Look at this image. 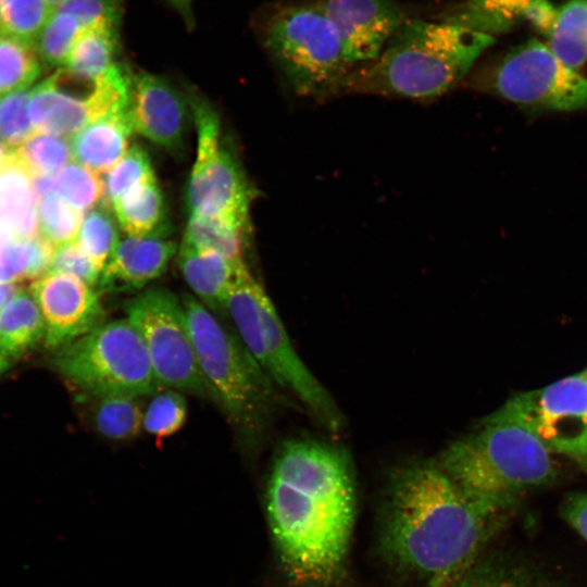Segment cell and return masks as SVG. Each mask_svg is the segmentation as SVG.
I'll return each mask as SVG.
<instances>
[{"label":"cell","instance_id":"1","mask_svg":"<svg viewBox=\"0 0 587 587\" xmlns=\"http://www.w3.org/2000/svg\"><path fill=\"white\" fill-rule=\"evenodd\" d=\"M266 515L291 587H340L357 520L352 460L327 441L298 438L277 451L266 485Z\"/></svg>","mask_w":587,"mask_h":587},{"label":"cell","instance_id":"2","mask_svg":"<svg viewBox=\"0 0 587 587\" xmlns=\"http://www.w3.org/2000/svg\"><path fill=\"white\" fill-rule=\"evenodd\" d=\"M501 515L471 498L436 460L413 461L384 486L377 552L416 587H453L483 557Z\"/></svg>","mask_w":587,"mask_h":587},{"label":"cell","instance_id":"3","mask_svg":"<svg viewBox=\"0 0 587 587\" xmlns=\"http://www.w3.org/2000/svg\"><path fill=\"white\" fill-rule=\"evenodd\" d=\"M495 37L444 22L408 18L373 61L353 70L340 91L413 99L453 88Z\"/></svg>","mask_w":587,"mask_h":587},{"label":"cell","instance_id":"4","mask_svg":"<svg viewBox=\"0 0 587 587\" xmlns=\"http://www.w3.org/2000/svg\"><path fill=\"white\" fill-rule=\"evenodd\" d=\"M549 452L509 401L436 461L471 498L502 514L519 494L553 478Z\"/></svg>","mask_w":587,"mask_h":587},{"label":"cell","instance_id":"5","mask_svg":"<svg viewBox=\"0 0 587 587\" xmlns=\"http://www.w3.org/2000/svg\"><path fill=\"white\" fill-rule=\"evenodd\" d=\"M225 311L240 340L276 386L294 396L327 432H341L340 409L296 352L275 305L247 266L234 279Z\"/></svg>","mask_w":587,"mask_h":587},{"label":"cell","instance_id":"6","mask_svg":"<svg viewBox=\"0 0 587 587\" xmlns=\"http://www.w3.org/2000/svg\"><path fill=\"white\" fill-rule=\"evenodd\" d=\"M203 377L230 421L249 432L264 425L279 399L276 384L237 334L196 297L182 299Z\"/></svg>","mask_w":587,"mask_h":587},{"label":"cell","instance_id":"7","mask_svg":"<svg viewBox=\"0 0 587 587\" xmlns=\"http://www.w3.org/2000/svg\"><path fill=\"white\" fill-rule=\"evenodd\" d=\"M262 33L266 49L301 96L340 91L354 70L337 30L314 0L276 9Z\"/></svg>","mask_w":587,"mask_h":587},{"label":"cell","instance_id":"8","mask_svg":"<svg viewBox=\"0 0 587 587\" xmlns=\"http://www.w3.org/2000/svg\"><path fill=\"white\" fill-rule=\"evenodd\" d=\"M58 373L83 400L103 395H154L158 384L142 339L125 317L104 322L55 350Z\"/></svg>","mask_w":587,"mask_h":587},{"label":"cell","instance_id":"9","mask_svg":"<svg viewBox=\"0 0 587 587\" xmlns=\"http://www.w3.org/2000/svg\"><path fill=\"white\" fill-rule=\"evenodd\" d=\"M125 312L161 388L215 401L200 370L182 300L165 288L152 287L129 299Z\"/></svg>","mask_w":587,"mask_h":587},{"label":"cell","instance_id":"10","mask_svg":"<svg viewBox=\"0 0 587 587\" xmlns=\"http://www.w3.org/2000/svg\"><path fill=\"white\" fill-rule=\"evenodd\" d=\"M484 84L501 98L525 108L559 112L587 108V78L536 39L508 51Z\"/></svg>","mask_w":587,"mask_h":587},{"label":"cell","instance_id":"11","mask_svg":"<svg viewBox=\"0 0 587 587\" xmlns=\"http://www.w3.org/2000/svg\"><path fill=\"white\" fill-rule=\"evenodd\" d=\"M197 128V154L188 182L190 214L249 222L253 191L222 140L220 118L203 100L189 99Z\"/></svg>","mask_w":587,"mask_h":587},{"label":"cell","instance_id":"12","mask_svg":"<svg viewBox=\"0 0 587 587\" xmlns=\"http://www.w3.org/2000/svg\"><path fill=\"white\" fill-rule=\"evenodd\" d=\"M510 402L549 451L578 459L587 451L586 371Z\"/></svg>","mask_w":587,"mask_h":587},{"label":"cell","instance_id":"13","mask_svg":"<svg viewBox=\"0 0 587 587\" xmlns=\"http://www.w3.org/2000/svg\"><path fill=\"white\" fill-rule=\"evenodd\" d=\"M29 291L45 322L43 344L51 350L72 342L104 323L99 294L77 277L48 272Z\"/></svg>","mask_w":587,"mask_h":587},{"label":"cell","instance_id":"14","mask_svg":"<svg viewBox=\"0 0 587 587\" xmlns=\"http://www.w3.org/2000/svg\"><path fill=\"white\" fill-rule=\"evenodd\" d=\"M334 25L355 70L375 60L409 18L396 0H314Z\"/></svg>","mask_w":587,"mask_h":587},{"label":"cell","instance_id":"15","mask_svg":"<svg viewBox=\"0 0 587 587\" xmlns=\"http://www.w3.org/2000/svg\"><path fill=\"white\" fill-rule=\"evenodd\" d=\"M128 111L135 133L168 150L183 145L187 102L165 78L143 72L133 75Z\"/></svg>","mask_w":587,"mask_h":587},{"label":"cell","instance_id":"16","mask_svg":"<svg viewBox=\"0 0 587 587\" xmlns=\"http://www.w3.org/2000/svg\"><path fill=\"white\" fill-rule=\"evenodd\" d=\"M175 253V242L155 235L120 240L98 288L105 292L140 289L165 272Z\"/></svg>","mask_w":587,"mask_h":587},{"label":"cell","instance_id":"17","mask_svg":"<svg viewBox=\"0 0 587 587\" xmlns=\"http://www.w3.org/2000/svg\"><path fill=\"white\" fill-rule=\"evenodd\" d=\"M128 109L109 113L72 136V159L99 174L117 163L128 151L134 133Z\"/></svg>","mask_w":587,"mask_h":587},{"label":"cell","instance_id":"18","mask_svg":"<svg viewBox=\"0 0 587 587\" xmlns=\"http://www.w3.org/2000/svg\"><path fill=\"white\" fill-rule=\"evenodd\" d=\"M178 266L196 298L211 312H226L229 289L238 271L246 264H235L221 253L200 249L182 241Z\"/></svg>","mask_w":587,"mask_h":587},{"label":"cell","instance_id":"19","mask_svg":"<svg viewBox=\"0 0 587 587\" xmlns=\"http://www.w3.org/2000/svg\"><path fill=\"white\" fill-rule=\"evenodd\" d=\"M0 228L16 239L39 235L38 200L14 158L0 171Z\"/></svg>","mask_w":587,"mask_h":587},{"label":"cell","instance_id":"20","mask_svg":"<svg viewBox=\"0 0 587 587\" xmlns=\"http://www.w3.org/2000/svg\"><path fill=\"white\" fill-rule=\"evenodd\" d=\"M45 340V322L30 291L21 288L0 311V353L18 359Z\"/></svg>","mask_w":587,"mask_h":587},{"label":"cell","instance_id":"21","mask_svg":"<svg viewBox=\"0 0 587 587\" xmlns=\"http://www.w3.org/2000/svg\"><path fill=\"white\" fill-rule=\"evenodd\" d=\"M111 209L129 237L154 235L164 216V200L155 177L128 190L113 202Z\"/></svg>","mask_w":587,"mask_h":587},{"label":"cell","instance_id":"22","mask_svg":"<svg viewBox=\"0 0 587 587\" xmlns=\"http://www.w3.org/2000/svg\"><path fill=\"white\" fill-rule=\"evenodd\" d=\"M533 0H464L444 11L440 21L495 37L508 32Z\"/></svg>","mask_w":587,"mask_h":587},{"label":"cell","instance_id":"23","mask_svg":"<svg viewBox=\"0 0 587 587\" xmlns=\"http://www.w3.org/2000/svg\"><path fill=\"white\" fill-rule=\"evenodd\" d=\"M249 222L190 214L183 242L214 250L235 264H246L245 242Z\"/></svg>","mask_w":587,"mask_h":587},{"label":"cell","instance_id":"24","mask_svg":"<svg viewBox=\"0 0 587 587\" xmlns=\"http://www.w3.org/2000/svg\"><path fill=\"white\" fill-rule=\"evenodd\" d=\"M55 247L40 234L0 241V283L36 280L50 270Z\"/></svg>","mask_w":587,"mask_h":587},{"label":"cell","instance_id":"25","mask_svg":"<svg viewBox=\"0 0 587 587\" xmlns=\"http://www.w3.org/2000/svg\"><path fill=\"white\" fill-rule=\"evenodd\" d=\"M453 587H557L541 571L520 561L482 557Z\"/></svg>","mask_w":587,"mask_h":587},{"label":"cell","instance_id":"26","mask_svg":"<svg viewBox=\"0 0 587 587\" xmlns=\"http://www.w3.org/2000/svg\"><path fill=\"white\" fill-rule=\"evenodd\" d=\"M548 47L569 67L587 64V0H569L558 9Z\"/></svg>","mask_w":587,"mask_h":587},{"label":"cell","instance_id":"27","mask_svg":"<svg viewBox=\"0 0 587 587\" xmlns=\"http://www.w3.org/2000/svg\"><path fill=\"white\" fill-rule=\"evenodd\" d=\"M139 397L103 395L86 399L91 401L93 428L104 438L128 440L142 429L143 411Z\"/></svg>","mask_w":587,"mask_h":587},{"label":"cell","instance_id":"28","mask_svg":"<svg viewBox=\"0 0 587 587\" xmlns=\"http://www.w3.org/2000/svg\"><path fill=\"white\" fill-rule=\"evenodd\" d=\"M118 26L85 30L77 40L65 67L86 79H97L116 64Z\"/></svg>","mask_w":587,"mask_h":587},{"label":"cell","instance_id":"29","mask_svg":"<svg viewBox=\"0 0 587 587\" xmlns=\"http://www.w3.org/2000/svg\"><path fill=\"white\" fill-rule=\"evenodd\" d=\"M32 41L0 34V96L29 89L41 68Z\"/></svg>","mask_w":587,"mask_h":587},{"label":"cell","instance_id":"30","mask_svg":"<svg viewBox=\"0 0 587 587\" xmlns=\"http://www.w3.org/2000/svg\"><path fill=\"white\" fill-rule=\"evenodd\" d=\"M13 155L29 178L55 175L72 159L70 141L43 132H35L13 150Z\"/></svg>","mask_w":587,"mask_h":587},{"label":"cell","instance_id":"31","mask_svg":"<svg viewBox=\"0 0 587 587\" xmlns=\"http://www.w3.org/2000/svg\"><path fill=\"white\" fill-rule=\"evenodd\" d=\"M53 195L85 214L102 203V177L75 161L70 162L53 175Z\"/></svg>","mask_w":587,"mask_h":587},{"label":"cell","instance_id":"32","mask_svg":"<svg viewBox=\"0 0 587 587\" xmlns=\"http://www.w3.org/2000/svg\"><path fill=\"white\" fill-rule=\"evenodd\" d=\"M76 243L103 271L118 240L117 225L103 203L87 211L80 224Z\"/></svg>","mask_w":587,"mask_h":587},{"label":"cell","instance_id":"33","mask_svg":"<svg viewBox=\"0 0 587 587\" xmlns=\"http://www.w3.org/2000/svg\"><path fill=\"white\" fill-rule=\"evenodd\" d=\"M85 30L86 28L74 15L54 10L33 43L43 62L64 66Z\"/></svg>","mask_w":587,"mask_h":587},{"label":"cell","instance_id":"34","mask_svg":"<svg viewBox=\"0 0 587 587\" xmlns=\"http://www.w3.org/2000/svg\"><path fill=\"white\" fill-rule=\"evenodd\" d=\"M149 154L139 146H132L124 157L103 173L102 203L111 209L114 201L137 185L154 178Z\"/></svg>","mask_w":587,"mask_h":587},{"label":"cell","instance_id":"35","mask_svg":"<svg viewBox=\"0 0 587 587\" xmlns=\"http://www.w3.org/2000/svg\"><path fill=\"white\" fill-rule=\"evenodd\" d=\"M143 411L142 429L157 439L173 436L182 429L187 417L186 399L182 392L162 388Z\"/></svg>","mask_w":587,"mask_h":587},{"label":"cell","instance_id":"36","mask_svg":"<svg viewBox=\"0 0 587 587\" xmlns=\"http://www.w3.org/2000/svg\"><path fill=\"white\" fill-rule=\"evenodd\" d=\"M83 216L84 213L73 209L55 195H50L38 203L39 233L55 248L76 240Z\"/></svg>","mask_w":587,"mask_h":587},{"label":"cell","instance_id":"37","mask_svg":"<svg viewBox=\"0 0 587 587\" xmlns=\"http://www.w3.org/2000/svg\"><path fill=\"white\" fill-rule=\"evenodd\" d=\"M2 30L34 41L54 10L45 0H0Z\"/></svg>","mask_w":587,"mask_h":587},{"label":"cell","instance_id":"38","mask_svg":"<svg viewBox=\"0 0 587 587\" xmlns=\"http://www.w3.org/2000/svg\"><path fill=\"white\" fill-rule=\"evenodd\" d=\"M30 89L0 96V140L15 149L37 132L28 112Z\"/></svg>","mask_w":587,"mask_h":587},{"label":"cell","instance_id":"39","mask_svg":"<svg viewBox=\"0 0 587 587\" xmlns=\"http://www.w3.org/2000/svg\"><path fill=\"white\" fill-rule=\"evenodd\" d=\"M55 10L74 15L86 30L99 26H118L122 14L117 0H70Z\"/></svg>","mask_w":587,"mask_h":587},{"label":"cell","instance_id":"40","mask_svg":"<svg viewBox=\"0 0 587 587\" xmlns=\"http://www.w3.org/2000/svg\"><path fill=\"white\" fill-rule=\"evenodd\" d=\"M49 272L72 275L91 287L98 285L102 273L76 241L55 248Z\"/></svg>","mask_w":587,"mask_h":587},{"label":"cell","instance_id":"41","mask_svg":"<svg viewBox=\"0 0 587 587\" xmlns=\"http://www.w3.org/2000/svg\"><path fill=\"white\" fill-rule=\"evenodd\" d=\"M558 9L549 0H533L523 11L525 18L538 33L548 37L554 26Z\"/></svg>","mask_w":587,"mask_h":587},{"label":"cell","instance_id":"42","mask_svg":"<svg viewBox=\"0 0 587 587\" xmlns=\"http://www.w3.org/2000/svg\"><path fill=\"white\" fill-rule=\"evenodd\" d=\"M563 516L587 540V495L572 496L563 507Z\"/></svg>","mask_w":587,"mask_h":587},{"label":"cell","instance_id":"43","mask_svg":"<svg viewBox=\"0 0 587 587\" xmlns=\"http://www.w3.org/2000/svg\"><path fill=\"white\" fill-rule=\"evenodd\" d=\"M32 189L38 200L53 195V175H39L30 177Z\"/></svg>","mask_w":587,"mask_h":587},{"label":"cell","instance_id":"44","mask_svg":"<svg viewBox=\"0 0 587 587\" xmlns=\"http://www.w3.org/2000/svg\"><path fill=\"white\" fill-rule=\"evenodd\" d=\"M172 7L180 14L187 25L193 23L192 11H191V0H167Z\"/></svg>","mask_w":587,"mask_h":587},{"label":"cell","instance_id":"45","mask_svg":"<svg viewBox=\"0 0 587 587\" xmlns=\"http://www.w3.org/2000/svg\"><path fill=\"white\" fill-rule=\"evenodd\" d=\"M21 288L20 284L0 283V311Z\"/></svg>","mask_w":587,"mask_h":587},{"label":"cell","instance_id":"46","mask_svg":"<svg viewBox=\"0 0 587 587\" xmlns=\"http://www.w3.org/2000/svg\"><path fill=\"white\" fill-rule=\"evenodd\" d=\"M13 149L0 140V171L13 161Z\"/></svg>","mask_w":587,"mask_h":587},{"label":"cell","instance_id":"47","mask_svg":"<svg viewBox=\"0 0 587 587\" xmlns=\"http://www.w3.org/2000/svg\"><path fill=\"white\" fill-rule=\"evenodd\" d=\"M9 365V360L0 353V376L8 370Z\"/></svg>","mask_w":587,"mask_h":587},{"label":"cell","instance_id":"48","mask_svg":"<svg viewBox=\"0 0 587 587\" xmlns=\"http://www.w3.org/2000/svg\"><path fill=\"white\" fill-rule=\"evenodd\" d=\"M53 10L68 2L70 0H45Z\"/></svg>","mask_w":587,"mask_h":587},{"label":"cell","instance_id":"49","mask_svg":"<svg viewBox=\"0 0 587 587\" xmlns=\"http://www.w3.org/2000/svg\"><path fill=\"white\" fill-rule=\"evenodd\" d=\"M580 460L587 465V451L583 454Z\"/></svg>","mask_w":587,"mask_h":587},{"label":"cell","instance_id":"50","mask_svg":"<svg viewBox=\"0 0 587 587\" xmlns=\"http://www.w3.org/2000/svg\"><path fill=\"white\" fill-rule=\"evenodd\" d=\"M0 34H3V30H2V20H1V8H0Z\"/></svg>","mask_w":587,"mask_h":587},{"label":"cell","instance_id":"51","mask_svg":"<svg viewBox=\"0 0 587 587\" xmlns=\"http://www.w3.org/2000/svg\"><path fill=\"white\" fill-rule=\"evenodd\" d=\"M586 373H587V370H586Z\"/></svg>","mask_w":587,"mask_h":587}]
</instances>
